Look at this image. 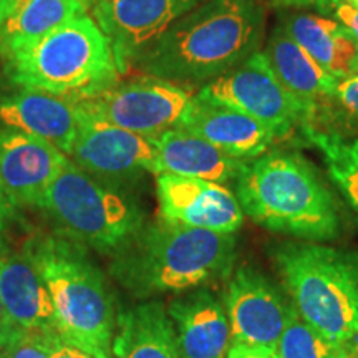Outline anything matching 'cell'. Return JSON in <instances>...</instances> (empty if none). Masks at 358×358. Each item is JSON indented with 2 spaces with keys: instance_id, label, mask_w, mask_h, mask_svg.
I'll list each match as a JSON object with an SVG mask.
<instances>
[{
  "instance_id": "3957f363",
  "label": "cell",
  "mask_w": 358,
  "mask_h": 358,
  "mask_svg": "<svg viewBox=\"0 0 358 358\" xmlns=\"http://www.w3.org/2000/svg\"><path fill=\"white\" fill-rule=\"evenodd\" d=\"M236 198L245 216L277 234L327 243L342 232L332 191L292 151H271L248 161L236 181Z\"/></svg>"
},
{
  "instance_id": "ffe728a7",
  "label": "cell",
  "mask_w": 358,
  "mask_h": 358,
  "mask_svg": "<svg viewBox=\"0 0 358 358\" xmlns=\"http://www.w3.org/2000/svg\"><path fill=\"white\" fill-rule=\"evenodd\" d=\"M262 53L279 82L310 111L312 124L319 111V103L334 96L338 80L290 38L282 25L275 27L268 35Z\"/></svg>"
},
{
  "instance_id": "ac0fdd59",
  "label": "cell",
  "mask_w": 358,
  "mask_h": 358,
  "mask_svg": "<svg viewBox=\"0 0 358 358\" xmlns=\"http://www.w3.org/2000/svg\"><path fill=\"white\" fill-rule=\"evenodd\" d=\"M185 358H226L231 342L227 313L208 289L187 290L166 308Z\"/></svg>"
},
{
  "instance_id": "603a6c76",
  "label": "cell",
  "mask_w": 358,
  "mask_h": 358,
  "mask_svg": "<svg viewBox=\"0 0 358 358\" xmlns=\"http://www.w3.org/2000/svg\"><path fill=\"white\" fill-rule=\"evenodd\" d=\"M302 131L324 156L330 178L358 216V136L348 138L312 127H303Z\"/></svg>"
},
{
  "instance_id": "7c38bea8",
  "label": "cell",
  "mask_w": 358,
  "mask_h": 358,
  "mask_svg": "<svg viewBox=\"0 0 358 358\" xmlns=\"http://www.w3.org/2000/svg\"><path fill=\"white\" fill-rule=\"evenodd\" d=\"M204 0H100L93 19L110 38L120 70Z\"/></svg>"
},
{
  "instance_id": "8992f818",
  "label": "cell",
  "mask_w": 358,
  "mask_h": 358,
  "mask_svg": "<svg viewBox=\"0 0 358 358\" xmlns=\"http://www.w3.org/2000/svg\"><path fill=\"white\" fill-rule=\"evenodd\" d=\"M274 261L292 307L322 337L347 343L358 334V254L317 243H287Z\"/></svg>"
},
{
  "instance_id": "d590c367",
  "label": "cell",
  "mask_w": 358,
  "mask_h": 358,
  "mask_svg": "<svg viewBox=\"0 0 358 358\" xmlns=\"http://www.w3.org/2000/svg\"><path fill=\"white\" fill-rule=\"evenodd\" d=\"M353 358H358V355H355V357H353Z\"/></svg>"
},
{
  "instance_id": "277c9868",
  "label": "cell",
  "mask_w": 358,
  "mask_h": 358,
  "mask_svg": "<svg viewBox=\"0 0 358 358\" xmlns=\"http://www.w3.org/2000/svg\"><path fill=\"white\" fill-rule=\"evenodd\" d=\"M25 248L50 292L62 337L93 358H113L118 315L105 274L88 249L60 234L35 236Z\"/></svg>"
},
{
  "instance_id": "4316f807",
  "label": "cell",
  "mask_w": 358,
  "mask_h": 358,
  "mask_svg": "<svg viewBox=\"0 0 358 358\" xmlns=\"http://www.w3.org/2000/svg\"><path fill=\"white\" fill-rule=\"evenodd\" d=\"M315 3L325 17H330L345 27L358 42V7L343 0H315Z\"/></svg>"
},
{
  "instance_id": "d6986e66",
  "label": "cell",
  "mask_w": 358,
  "mask_h": 358,
  "mask_svg": "<svg viewBox=\"0 0 358 358\" xmlns=\"http://www.w3.org/2000/svg\"><path fill=\"white\" fill-rule=\"evenodd\" d=\"M155 143L158 150L156 174H176L227 185L237 181L248 163L181 128L163 133L155 138Z\"/></svg>"
},
{
  "instance_id": "d6a6232c",
  "label": "cell",
  "mask_w": 358,
  "mask_h": 358,
  "mask_svg": "<svg viewBox=\"0 0 358 358\" xmlns=\"http://www.w3.org/2000/svg\"><path fill=\"white\" fill-rule=\"evenodd\" d=\"M19 0H0V25L7 20V17L10 15V12L15 7V3Z\"/></svg>"
},
{
  "instance_id": "4dcf8cb0",
  "label": "cell",
  "mask_w": 358,
  "mask_h": 358,
  "mask_svg": "<svg viewBox=\"0 0 358 358\" xmlns=\"http://www.w3.org/2000/svg\"><path fill=\"white\" fill-rule=\"evenodd\" d=\"M13 214V203L8 199L6 191L0 187V248L3 245V234H6L8 222Z\"/></svg>"
},
{
  "instance_id": "7a4b0ae2",
  "label": "cell",
  "mask_w": 358,
  "mask_h": 358,
  "mask_svg": "<svg viewBox=\"0 0 358 358\" xmlns=\"http://www.w3.org/2000/svg\"><path fill=\"white\" fill-rule=\"evenodd\" d=\"M236 261L234 234L179 226L161 219L143 226L111 256L110 274L136 299L187 292L226 279Z\"/></svg>"
},
{
  "instance_id": "4fadbf2b",
  "label": "cell",
  "mask_w": 358,
  "mask_h": 358,
  "mask_svg": "<svg viewBox=\"0 0 358 358\" xmlns=\"http://www.w3.org/2000/svg\"><path fill=\"white\" fill-rule=\"evenodd\" d=\"M159 214L164 221L222 234H234L243 226L239 199L224 185L204 179L158 174Z\"/></svg>"
},
{
  "instance_id": "e0dca14e",
  "label": "cell",
  "mask_w": 358,
  "mask_h": 358,
  "mask_svg": "<svg viewBox=\"0 0 358 358\" xmlns=\"http://www.w3.org/2000/svg\"><path fill=\"white\" fill-rule=\"evenodd\" d=\"M0 123L47 141L69 156L82 124V113L70 98L22 88L0 100Z\"/></svg>"
},
{
  "instance_id": "5b68a950",
  "label": "cell",
  "mask_w": 358,
  "mask_h": 358,
  "mask_svg": "<svg viewBox=\"0 0 358 358\" xmlns=\"http://www.w3.org/2000/svg\"><path fill=\"white\" fill-rule=\"evenodd\" d=\"M12 82L77 101L113 87L120 66L95 19L80 15L7 55Z\"/></svg>"
},
{
  "instance_id": "5bb4252c",
  "label": "cell",
  "mask_w": 358,
  "mask_h": 358,
  "mask_svg": "<svg viewBox=\"0 0 358 358\" xmlns=\"http://www.w3.org/2000/svg\"><path fill=\"white\" fill-rule=\"evenodd\" d=\"M66 158L47 141L0 127V187L13 206L42 208Z\"/></svg>"
},
{
  "instance_id": "83f0119b",
  "label": "cell",
  "mask_w": 358,
  "mask_h": 358,
  "mask_svg": "<svg viewBox=\"0 0 358 358\" xmlns=\"http://www.w3.org/2000/svg\"><path fill=\"white\" fill-rule=\"evenodd\" d=\"M332 98L338 103L340 108L358 120V73L340 80Z\"/></svg>"
},
{
  "instance_id": "1f68e13d",
  "label": "cell",
  "mask_w": 358,
  "mask_h": 358,
  "mask_svg": "<svg viewBox=\"0 0 358 358\" xmlns=\"http://www.w3.org/2000/svg\"><path fill=\"white\" fill-rule=\"evenodd\" d=\"M17 327H13V324L10 320H8L6 310H3V306H2V301H0V343L6 340L8 335L12 332H15Z\"/></svg>"
},
{
  "instance_id": "f546056e",
  "label": "cell",
  "mask_w": 358,
  "mask_h": 358,
  "mask_svg": "<svg viewBox=\"0 0 358 358\" xmlns=\"http://www.w3.org/2000/svg\"><path fill=\"white\" fill-rule=\"evenodd\" d=\"M226 358H279V357H277L275 348H271V347L231 343Z\"/></svg>"
},
{
  "instance_id": "e575fe53",
  "label": "cell",
  "mask_w": 358,
  "mask_h": 358,
  "mask_svg": "<svg viewBox=\"0 0 358 358\" xmlns=\"http://www.w3.org/2000/svg\"><path fill=\"white\" fill-rule=\"evenodd\" d=\"M343 2H347V3H352V6L358 7V0H343Z\"/></svg>"
},
{
  "instance_id": "2e32d148",
  "label": "cell",
  "mask_w": 358,
  "mask_h": 358,
  "mask_svg": "<svg viewBox=\"0 0 358 358\" xmlns=\"http://www.w3.org/2000/svg\"><path fill=\"white\" fill-rule=\"evenodd\" d=\"M179 128L244 161L267 153L272 143L280 140L274 129L252 116L221 103L206 101L198 95Z\"/></svg>"
},
{
  "instance_id": "f1b7e54d",
  "label": "cell",
  "mask_w": 358,
  "mask_h": 358,
  "mask_svg": "<svg viewBox=\"0 0 358 358\" xmlns=\"http://www.w3.org/2000/svg\"><path fill=\"white\" fill-rule=\"evenodd\" d=\"M48 348H50L52 358H93L83 352L82 348L75 347L69 340L62 337V335H48L47 337Z\"/></svg>"
},
{
  "instance_id": "ba28073f",
  "label": "cell",
  "mask_w": 358,
  "mask_h": 358,
  "mask_svg": "<svg viewBox=\"0 0 358 358\" xmlns=\"http://www.w3.org/2000/svg\"><path fill=\"white\" fill-rule=\"evenodd\" d=\"M194 96L185 85L148 77L115 83L95 95L77 100L75 105L88 118L148 138H158L181 127Z\"/></svg>"
},
{
  "instance_id": "44dd1931",
  "label": "cell",
  "mask_w": 358,
  "mask_h": 358,
  "mask_svg": "<svg viewBox=\"0 0 358 358\" xmlns=\"http://www.w3.org/2000/svg\"><path fill=\"white\" fill-rule=\"evenodd\" d=\"M113 358H185L166 308L146 301L118 313Z\"/></svg>"
},
{
  "instance_id": "6da1fadb",
  "label": "cell",
  "mask_w": 358,
  "mask_h": 358,
  "mask_svg": "<svg viewBox=\"0 0 358 358\" xmlns=\"http://www.w3.org/2000/svg\"><path fill=\"white\" fill-rule=\"evenodd\" d=\"M264 32L266 12L259 0H204L133 64L148 77L206 85L259 52Z\"/></svg>"
},
{
  "instance_id": "9a60e30c",
  "label": "cell",
  "mask_w": 358,
  "mask_h": 358,
  "mask_svg": "<svg viewBox=\"0 0 358 358\" xmlns=\"http://www.w3.org/2000/svg\"><path fill=\"white\" fill-rule=\"evenodd\" d=\"M0 301L17 329L43 337L62 335L50 292L27 248H0Z\"/></svg>"
},
{
  "instance_id": "30bf717a",
  "label": "cell",
  "mask_w": 358,
  "mask_h": 358,
  "mask_svg": "<svg viewBox=\"0 0 358 358\" xmlns=\"http://www.w3.org/2000/svg\"><path fill=\"white\" fill-rule=\"evenodd\" d=\"M292 306L257 268L239 267L227 284L231 343L275 348Z\"/></svg>"
},
{
  "instance_id": "8fae6325",
  "label": "cell",
  "mask_w": 358,
  "mask_h": 358,
  "mask_svg": "<svg viewBox=\"0 0 358 358\" xmlns=\"http://www.w3.org/2000/svg\"><path fill=\"white\" fill-rule=\"evenodd\" d=\"M82 113V111H80ZM69 158L96 179H123L150 171L156 174L155 138L128 131L82 115Z\"/></svg>"
},
{
  "instance_id": "d4e9b609",
  "label": "cell",
  "mask_w": 358,
  "mask_h": 358,
  "mask_svg": "<svg viewBox=\"0 0 358 358\" xmlns=\"http://www.w3.org/2000/svg\"><path fill=\"white\" fill-rule=\"evenodd\" d=\"M279 358H352L345 343H335L313 330L292 307L287 324L277 342Z\"/></svg>"
},
{
  "instance_id": "cb8c5ba5",
  "label": "cell",
  "mask_w": 358,
  "mask_h": 358,
  "mask_svg": "<svg viewBox=\"0 0 358 358\" xmlns=\"http://www.w3.org/2000/svg\"><path fill=\"white\" fill-rule=\"evenodd\" d=\"M282 27L290 38L301 45L322 69L330 73L340 30L337 20L313 13H290L282 22Z\"/></svg>"
},
{
  "instance_id": "836d02e7",
  "label": "cell",
  "mask_w": 358,
  "mask_h": 358,
  "mask_svg": "<svg viewBox=\"0 0 358 358\" xmlns=\"http://www.w3.org/2000/svg\"><path fill=\"white\" fill-rule=\"evenodd\" d=\"M271 3H274L277 7H302L307 3L315 2V0H268Z\"/></svg>"
},
{
  "instance_id": "52a82bcc",
  "label": "cell",
  "mask_w": 358,
  "mask_h": 358,
  "mask_svg": "<svg viewBox=\"0 0 358 358\" xmlns=\"http://www.w3.org/2000/svg\"><path fill=\"white\" fill-rule=\"evenodd\" d=\"M42 209L55 224L57 234L108 256L122 250L145 226L131 199L103 185L70 158L48 187Z\"/></svg>"
},
{
  "instance_id": "9c48e42d",
  "label": "cell",
  "mask_w": 358,
  "mask_h": 358,
  "mask_svg": "<svg viewBox=\"0 0 358 358\" xmlns=\"http://www.w3.org/2000/svg\"><path fill=\"white\" fill-rule=\"evenodd\" d=\"M198 96L243 111L280 138L299 124L303 128L312 122L310 111L279 82L262 52L252 53L243 64L203 85Z\"/></svg>"
},
{
  "instance_id": "484cf974",
  "label": "cell",
  "mask_w": 358,
  "mask_h": 358,
  "mask_svg": "<svg viewBox=\"0 0 358 358\" xmlns=\"http://www.w3.org/2000/svg\"><path fill=\"white\" fill-rule=\"evenodd\" d=\"M0 358H52L47 337L17 329L0 343Z\"/></svg>"
},
{
  "instance_id": "7402d4cb",
  "label": "cell",
  "mask_w": 358,
  "mask_h": 358,
  "mask_svg": "<svg viewBox=\"0 0 358 358\" xmlns=\"http://www.w3.org/2000/svg\"><path fill=\"white\" fill-rule=\"evenodd\" d=\"M90 7L92 0H19L0 25V53L7 57L22 45L85 15Z\"/></svg>"
}]
</instances>
